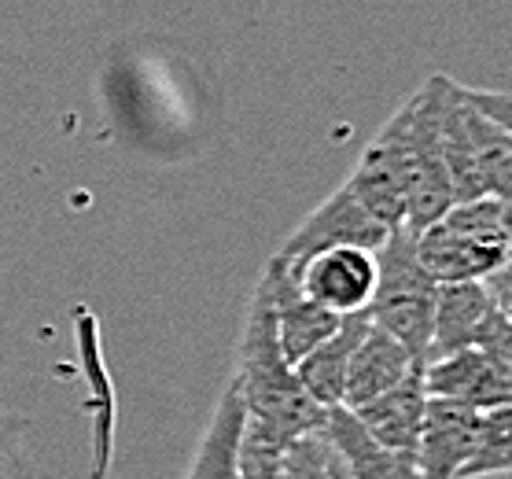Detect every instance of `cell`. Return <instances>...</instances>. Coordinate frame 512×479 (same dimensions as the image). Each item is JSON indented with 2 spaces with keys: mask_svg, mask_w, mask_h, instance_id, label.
I'll return each instance as SVG.
<instances>
[{
  "mask_svg": "<svg viewBox=\"0 0 512 479\" xmlns=\"http://www.w3.org/2000/svg\"><path fill=\"white\" fill-rule=\"evenodd\" d=\"M461 93L465 100L476 111L490 118V122H498L512 133V93H494V89H472V85H461Z\"/></svg>",
  "mask_w": 512,
  "mask_h": 479,
  "instance_id": "cell-21",
  "label": "cell"
},
{
  "mask_svg": "<svg viewBox=\"0 0 512 479\" xmlns=\"http://www.w3.org/2000/svg\"><path fill=\"white\" fill-rule=\"evenodd\" d=\"M424 409H428V387H424V365L402 380L398 387H391L387 395L365 402L361 409H350L358 424L369 432V439H376L387 450L417 457L420 443V424H424Z\"/></svg>",
  "mask_w": 512,
  "mask_h": 479,
  "instance_id": "cell-11",
  "label": "cell"
},
{
  "mask_svg": "<svg viewBox=\"0 0 512 479\" xmlns=\"http://www.w3.org/2000/svg\"><path fill=\"white\" fill-rule=\"evenodd\" d=\"M494 314H498V306H494V299H490L487 288L479 281L439 284V295H435V321H431L428 362L476 347Z\"/></svg>",
  "mask_w": 512,
  "mask_h": 479,
  "instance_id": "cell-12",
  "label": "cell"
},
{
  "mask_svg": "<svg viewBox=\"0 0 512 479\" xmlns=\"http://www.w3.org/2000/svg\"><path fill=\"white\" fill-rule=\"evenodd\" d=\"M465 100V93H461ZM465 129L476 155V170L483 181V192L512 207V133L498 122H490L483 111L465 100Z\"/></svg>",
  "mask_w": 512,
  "mask_h": 479,
  "instance_id": "cell-16",
  "label": "cell"
},
{
  "mask_svg": "<svg viewBox=\"0 0 512 479\" xmlns=\"http://www.w3.org/2000/svg\"><path fill=\"white\" fill-rule=\"evenodd\" d=\"M365 328H369V310L347 314L321 347H314L303 362L295 365V373L303 380L306 395L314 398L317 406H325V409L343 406V384H347L350 354H354V347L361 343Z\"/></svg>",
  "mask_w": 512,
  "mask_h": 479,
  "instance_id": "cell-15",
  "label": "cell"
},
{
  "mask_svg": "<svg viewBox=\"0 0 512 479\" xmlns=\"http://www.w3.org/2000/svg\"><path fill=\"white\" fill-rule=\"evenodd\" d=\"M483 413L457 398L428 395L424 424H420L417 465L424 479H461L465 465L479 446Z\"/></svg>",
  "mask_w": 512,
  "mask_h": 479,
  "instance_id": "cell-8",
  "label": "cell"
},
{
  "mask_svg": "<svg viewBox=\"0 0 512 479\" xmlns=\"http://www.w3.org/2000/svg\"><path fill=\"white\" fill-rule=\"evenodd\" d=\"M343 185L350 188V196L358 199L376 222L384 225L387 233L406 229L409 159H406V141H402V129H398L395 115L384 122V129L373 137V144L365 148V155H361L358 166H354V174H350Z\"/></svg>",
  "mask_w": 512,
  "mask_h": 479,
  "instance_id": "cell-5",
  "label": "cell"
},
{
  "mask_svg": "<svg viewBox=\"0 0 512 479\" xmlns=\"http://www.w3.org/2000/svg\"><path fill=\"white\" fill-rule=\"evenodd\" d=\"M284 450L288 443L247 421L240 439V479H284Z\"/></svg>",
  "mask_w": 512,
  "mask_h": 479,
  "instance_id": "cell-19",
  "label": "cell"
},
{
  "mask_svg": "<svg viewBox=\"0 0 512 479\" xmlns=\"http://www.w3.org/2000/svg\"><path fill=\"white\" fill-rule=\"evenodd\" d=\"M424 387L435 398H457L465 406L487 409L512 406V376L490 362L483 351H457L424 365Z\"/></svg>",
  "mask_w": 512,
  "mask_h": 479,
  "instance_id": "cell-9",
  "label": "cell"
},
{
  "mask_svg": "<svg viewBox=\"0 0 512 479\" xmlns=\"http://www.w3.org/2000/svg\"><path fill=\"white\" fill-rule=\"evenodd\" d=\"M413 369H420L417 358H413L391 332L373 325V317H369L365 336H361V343L354 347V354H350L347 384H343V409H361L365 402L387 395V391L402 384Z\"/></svg>",
  "mask_w": 512,
  "mask_h": 479,
  "instance_id": "cell-10",
  "label": "cell"
},
{
  "mask_svg": "<svg viewBox=\"0 0 512 479\" xmlns=\"http://www.w3.org/2000/svg\"><path fill=\"white\" fill-rule=\"evenodd\" d=\"M247 409L240 398L236 380L222 391L218 406L210 413V424L203 439H199L192 465H188L185 479H240V439H244Z\"/></svg>",
  "mask_w": 512,
  "mask_h": 479,
  "instance_id": "cell-14",
  "label": "cell"
},
{
  "mask_svg": "<svg viewBox=\"0 0 512 479\" xmlns=\"http://www.w3.org/2000/svg\"><path fill=\"white\" fill-rule=\"evenodd\" d=\"M505 472H512V406H498L483 413L479 446L472 461L465 465V472H461V479L505 476Z\"/></svg>",
  "mask_w": 512,
  "mask_h": 479,
  "instance_id": "cell-17",
  "label": "cell"
},
{
  "mask_svg": "<svg viewBox=\"0 0 512 479\" xmlns=\"http://www.w3.org/2000/svg\"><path fill=\"white\" fill-rule=\"evenodd\" d=\"M435 295H439V281L420 266L413 233L406 229L387 233L376 251V288L369 299V317L373 325L391 332L420 365H428Z\"/></svg>",
  "mask_w": 512,
  "mask_h": 479,
  "instance_id": "cell-3",
  "label": "cell"
},
{
  "mask_svg": "<svg viewBox=\"0 0 512 479\" xmlns=\"http://www.w3.org/2000/svg\"><path fill=\"white\" fill-rule=\"evenodd\" d=\"M0 479H34L30 421L0 402Z\"/></svg>",
  "mask_w": 512,
  "mask_h": 479,
  "instance_id": "cell-18",
  "label": "cell"
},
{
  "mask_svg": "<svg viewBox=\"0 0 512 479\" xmlns=\"http://www.w3.org/2000/svg\"><path fill=\"white\" fill-rule=\"evenodd\" d=\"M321 435L332 443L339 465H343V472L350 479H424L417 457L387 450L376 439H369V432L358 424V417L343 406L328 409Z\"/></svg>",
  "mask_w": 512,
  "mask_h": 479,
  "instance_id": "cell-13",
  "label": "cell"
},
{
  "mask_svg": "<svg viewBox=\"0 0 512 479\" xmlns=\"http://www.w3.org/2000/svg\"><path fill=\"white\" fill-rule=\"evenodd\" d=\"M284 273L295 277L306 299L321 303L332 314H361V310H369V299H373L376 288V251H369V247H332V251H321V255L306 258L303 266L284 269Z\"/></svg>",
  "mask_w": 512,
  "mask_h": 479,
  "instance_id": "cell-7",
  "label": "cell"
},
{
  "mask_svg": "<svg viewBox=\"0 0 512 479\" xmlns=\"http://www.w3.org/2000/svg\"><path fill=\"white\" fill-rule=\"evenodd\" d=\"M479 284L487 288V295L494 299V306L512 317V247H509V255H505V262L490 273L487 281H479Z\"/></svg>",
  "mask_w": 512,
  "mask_h": 479,
  "instance_id": "cell-22",
  "label": "cell"
},
{
  "mask_svg": "<svg viewBox=\"0 0 512 479\" xmlns=\"http://www.w3.org/2000/svg\"><path fill=\"white\" fill-rule=\"evenodd\" d=\"M284 479H339L336 450L325 435H303L284 450Z\"/></svg>",
  "mask_w": 512,
  "mask_h": 479,
  "instance_id": "cell-20",
  "label": "cell"
},
{
  "mask_svg": "<svg viewBox=\"0 0 512 479\" xmlns=\"http://www.w3.org/2000/svg\"><path fill=\"white\" fill-rule=\"evenodd\" d=\"M446 74H431L406 104L398 107V129L406 141L409 159V203H406V233L417 236L428 229L439 214L454 207V188L439 148V96H443Z\"/></svg>",
  "mask_w": 512,
  "mask_h": 479,
  "instance_id": "cell-4",
  "label": "cell"
},
{
  "mask_svg": "<svg viewBox=\"0 0 512 479\" xmlns=\"http://www.w3.org/2000/svg\"><path fill=\"white\" fill-rule=\"evenodd\" d=\"M233 380L244 398L247 421L277 435L280 443H295L325 428L328 409L306 395L295 365H288V358L280 354L273 303L262 284L255 288V299L247 310L244 336H240V365Z\"/></svg>",
  "mask_w": 512,
  "mask_h": 479,
  "instance_id": "cell-1",
  "label": "cell"
},
{
  "mask_svg": "<svg viewBox=\"0 0 512 479\" xmlns=\"http://www.w3.org/2000/svg\"><path fill=\"white\" fill-rule=\"evenodd\" d=\"M336 461H339V457H336ZM339 479H350L347 472H343V465H339Z\"/></svg>",
  "mask_w": 512,
  "mask_h": 479,
  "instance_id": "cell-23",
  "label": "cell"
},
{
  "mask_svg": "<svg viewBox=\"0 0 512 479\" xmlns=\"http://www.w3.org/2000/svg\"><path fill=\"white\" fill-rule=\"evenodd\" d=\"M384 240H387L384 225L376 222L373 214L350 196L347 185H339L336 192L280 244L273 262L284 269H295V266H303L306 258L321 255V251H332V247H369V251H380Z\"/></svg>",
  "mask_w": 512,
  "mask_h": 479,
  "instance_id": "cell-6",
  "label": "cell"
},
{
  "mask_svg": "<svg viewBox=\"0 0 512 479\" xmlns=\"http://www.w3.org/2000/svg\"><path fill=\"white\" fill-rule=\"evenodd\" d=\"M413 240L420 266L439 284L487 281L512 247V207L494 196L454 203Z\"/></svg>",
  "mask_w": 512,
  "mask_h": 479,
  "instance_id": "cell-2",
  "label": "cell"
}]
</instances>
